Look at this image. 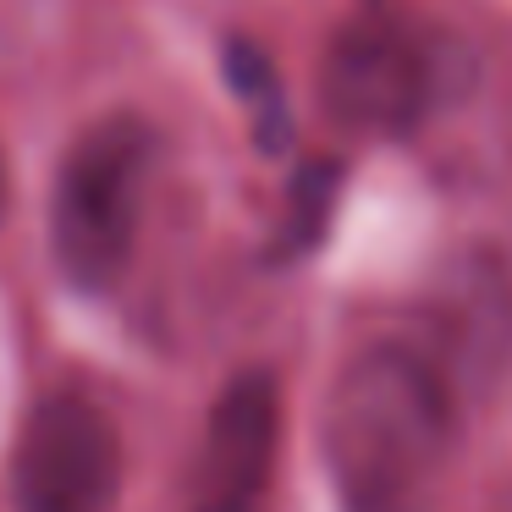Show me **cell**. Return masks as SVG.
Wrapping results in <instances>:
<instances>
[{
  "mask_svg": "<svg viewBox=\"0 0 512 512\" xmlns=\"http://www.w3.org/2000/svg\"><path fill=\"white\" fill-rule=\"evenodd\" d=\"M457 50L435 34L391 17L347 23L320 67V100L347 133L402 138L424 127L457 89Z\"/></svg>",
  "mask_w": 512,
  "mask_h": 512,
  "instance_id": "obj_3",
  "label": "cell"
},
{
  "mask_svg": "<svg viewBox=\"0 0 512 512\" xmlns=\"http://www.w3.org/2000/svg\"><path fill=\"white\" fill-rule=\"evenodd\" d=\"M457 446V391L408 342H375L336 375L320 452L342 512H435Z\"/></svg>",
  "mask_w": 512,
  "mask_h": 512,
  "instance_id": "obj_1",
  "label": "cell"
},
{
  "mask_svg": "<svg viewBox=\"0 0 512 512\" xmlns=\"http://www.w3.org/2000/svg\"><path fill=\"white\" fill-rule=\"evenodd\" d=\"M193 512H259V501H243V496H221V490H199Z\"/></svg>",
  "mask_w": 512,
  "mask_h": 512,
  "instance_id": "obj_9",
  "label": "cell"
},
{
  "mask_svg": "<svg viewBox=\"0 0 512 512\" xmlns=\"http://www.w3.org/2000/svg\"><path fill=\"white\" fill-rule=\"evenodd\" d=\"M155 160V133L138 116H105L67 149L50 199L56 270L78 292H111L138 243V210Z\"/></svg>",
  "mask_w": 512,
  "mask_h": 512,
  "instance_id": "obj_2",
  "label": "cell"
},
{
  "mask_svg": "<svg viewBox=\"0 0 512 512\" xmlns=\"http://www.w3.org/2000/svg\"><path fill=\"white\" fill-rule=\"evenodd\" d=\"M0 215H6V160H0Z\"/></svg>",
  "mask_w": 512,
  "mask_h": 512,
  "instance_id": "obj_10",
  "label": "cell"
},
{
  "mask_svg": "<svg viewBox=\"0 0 512 512\" xmlns=\"http://www.w3.org/2000/svg\"><path fill=\"white\" fill-rule=\"evenodd\" d=\"M226 78H232V89L254 105L259 144L265 149L287 144V100H281V78H276V67L265 61V50L232 39V45H226Z\"/></svg>",
  "mask_w": 512,
  "mask_h": 512,
  "instance_id": "obj_7",
  "label": "cell"
},
{
  "mask_svg": "<svg viewBox=\"0 0 512 512\" xmlns=\"http://www.w3.org/2000/svg\"><path fill=\"white\" fill-rule=\"evenodd\" d=\"M17 512H116L122 496V435L111 413L83 391L34 402L12 452Z\"/></svg>",
  "mask_w": 512,
  "mask_h": 512,
  "instance_id": "obj_4",
  "label": "cell"
},
{
  "mask_svg": "<svg viewBox=\"0 0 512 512\" xmlns=\"http://www.w3.org/2000/svg\"><path fill=\"white\" fill-rule=\"evenodd\" d=\"M430 347H419L452 391H474L512 358V270L490 248H468L430 287Z\"/></svg>",
  "mask_w": 512,
  "mask_h": 512,
  "instance_id": "obj_5",
  "label": "cell"
},
{
  "mask_svg": "<svg viewBox=\"0 0 512 512\" xmlns=\"http://www.w3.org/2000/svg\"><path fill=\"white\" fill-rule=\"evenodd\" d=\"M276 441H281L276 380L265 369H248L210 408V430H204V452H199V490L259 501L270 485V468H276Z\"/></svg>",
  "mask_w": 512,
  "mask_h": 512,
  "instance_id": "obj_6",
  "label": "cell"
},
{
  "mask_svg": "<svg viewBox=\"0 0 512 512\" xmlns=\"http://www.w3.org/2000/svg\"><path fill=\"white\" fill-rule=\"evenodd\" d=\"M336 177H342V171H336L331 160H314V166L298 171L287 232H281V254H309V248L320 243L325 221H331V204H336Z\"/></svg>",
  "mask_w": 512,
  "mask_h": 512,
  "instance_id": "obj_8",
  "label": "cell"
}]
</instances>
